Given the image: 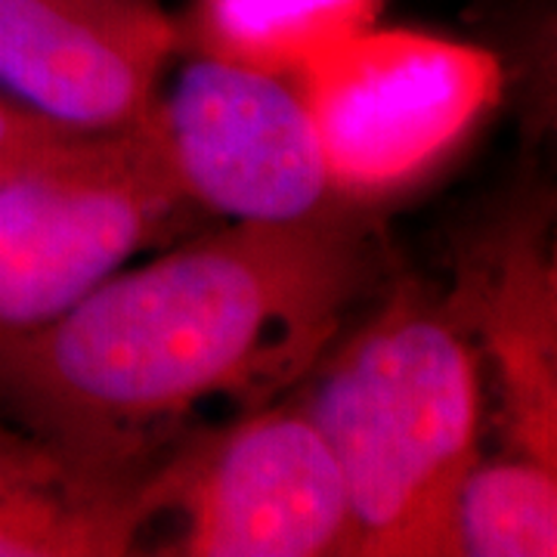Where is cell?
I'll list each match as a JSON object with an SVG mask.
<instances>
[{"instance_id":"cell-3","label":"cell","mask_w":557,"mask_h":557,"mask_svg":"<svg viewBox=\"0 0 557 557\" xmlns=\"http://www.w3.org/2000/svg\"><path fill=\"white\" fill-rule=\"evenodd\" d=\"M189 211L149 119L57 143L0 186V341L60 319Z\"/></svg>"},{"instance_id":"cell-4","label":"cell","mask_w":557,"mask_h":557,"mask_svg":"<svg viewBox=\"0 0 557 557\" xmlns=\"http://www.w3.org/2000/svg\"><path fill=\"white\" fill-rule=\"evenodd\" d=\"M288 78L310 109L332 189L350 208L397 199L502 100L493 50L418 28H362Z\"/></svg>"},{"instance_id":"cell-2","label":"cell","mask_w":557,"mask_h":557,"mask_svg":"<svg viewBox=\"0 0 557 557\" xmlns=\"http://www.w3.org/2000/svg\"><path fill=\"white\" fill-rule=\"evenodd\" d=\"M478 347L446 298L397 285L335 338L300 399L338 461L354 557H453L456 496L480 458Z\"/></svg>"},{"instance_id":"cell-7","label":"cell","mask_w":557,"mask_h":557,"mask_svg":"<svg viewBox=\"0 0 557 557\" xmlns=\"http://www.w3.org/2000/svg\"><path fill=\"white\" fill-rule=\"evenodd\" d=\"M174 53L159 0H0V90L69 131L143 124Z\"/></svg>"},{"instance_id":"cell-12","label":"cell","mask_w":557,"mask_h":557,"mask_svg":"<svg viewBox=\"0 0 557 557\" xmlns=\"http://www.w3.org/2000/svg\"><path fill=\"white\" fill-rule=\"evenodd\" d=\"M72 134L81 131H69L57 121L44 119L35 109L22 106L0 90V186Z\"/></svg>"},{"instance_id":"cell-11","label":"cell","mask_w":557,"mask_h":557,"mask_svg":"<svg viewBox=\"0 0 557 557\" xmlns=\"http://www.w3.org/2000/svg\"><path fill=\"white\" fill-rule=\"evenodd\" d=\"M453 533L465 557H555L557 468L520 453L478 458L458 486Z\"/></svg>"},{"instance_id":"cell-1","label":"cell","mask_w":557,"mask_h":557,"mask_svg":"<svg viewBox=\"0 0 557 557\" xmlns=\"http://www.w3.org/2000/svg\"><path fill=\"white\" fill-rule=\"evenodd\" d=\"M379 273L369 208L230 223L121 267L50 325L0 341V416L149 456L208 399L258 409L307 379Z\"/></svg>"},{"instance_id":"cell-5","label":"cell","mask_w":557,"mask_h":557,"mask_svg":"<svg viewBox=\"0 0 557 557\" xmlns=\"http://www.w3.org/2000/svg\"><path fill=\"white\" fill-rule=\"evenodd\" d=\"M180 557H354L347 486L300 403L258 406L199 434L159 471Z\"/></svg>"},{"instance_id":"cell-10","label":"cell","mask_w":557,"mask_h":557,"mask_svg":"<svg viewBox=\"0 0 557 557\" xmlns=\"http://www.w3.org/2000/svg\"><path fill=\"white\" fill-rule=\"evenodd\" d=\"M387 0H189L180 50L292 75L362 28L379 25Z\"/></svg>"},{"instance_id":"cell-6","label":"cell","mask_w":557,"mask_h":557,"mask_svg":"<svg viewBox=\"0 0 557 557\" xmlns=\"http://www.w3.org/2000/svg\"><path fill=\"white\" fill-rule=\"evenodd\" d=\"M149 124L193 208L230 223H300L344 208L288 75L189 53Z\"/></svg>"},{"instance_id":"cell-9","label":"cell","mask_w":557,"mask_h":557,"mask_svg":"<svg viewBox=\"0 0 557 557\" xmlns=\"http://www.w3.org/2000/svg\"><path fill=\"white\" fill-rule=\"evenodd\" d=\"M446 304L496 372L508 453L557 468V276L545 220L520 214L468 255Z\"/></svg>"},{"instance_id":"cell-8","label":"cell","mask_w":557,"mask_h":557,"mask_svg":"<svg viewBox=\"0 0 557 557\" xmlns=\"http://www.w3.org/2000/svg\"><path fill=\"white\" fill-rule=\"evenodd\" d=\"M161 461L100 453L0 416V557L134 555L161 515Z\"/></svg>"}]
</instances>
